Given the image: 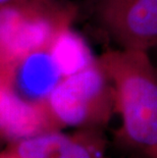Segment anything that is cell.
<instances>
[{
	"instance_id": "obj_2",
	"label": "cell",
	"mask_w": 157,
	"mask_h": 158,
	"mask_svg": "<svg viewBox=\"0 0 157 158\" xmlns=\"http://www.w3.org/2000/svg\"><path fill=\"white\" fill-rule=\"evenodd\" d=\"M47 105L60 130H100L115 112L114 92L95 60L87 68L62 78L50 94Z\"/></svg>"
},
{
	"instance_id": "obj_4",
	"label": "cell",
	"mask_w": 157,
	"mask_h": 158,
	"mask_svg": "<svg viewBox=\"0 0 157 158\" xmlns=\"http://www.w3.org/2000/svg\"><path fill=\"white\" fill-rule=\"evenodd\" d=\"M92 7L118 48L150 51L157 45V0H93Z\"/></svg>"
},
{
	"instance_id": "obj_11",
	"label": "cell",
	"mask_w": 157,
	"mask_h": 158,
	"mask_svg": "<svg viewBox=\"0 0 157 158\" xmlns=\"http://www.w3.org/2000/svg\"><path fill=\"white\" fill-rule=\"evenodd\" d=\"M104 158H105V157H104Z\"/></svg>"
},
{
	"instance_id": "obj_10",
	"label": "cell",
	"mask_w": 157,
	"mask_h": 158,
	"mask_svg": "<svg viewBox=\"0 0 157 158\" xmlns=\"http://www.w3.org/2000/svg\"><path fill=\"white\" fill-rule=\"evenodd\" d=\"M0 61H1V49H0Z\"/></svg>"
},
{
	"instance_id": "obj_7",
	"label": "cell",
	"mask_w": 157,
	"mask_h": 158,
	"mask_svg": "<svg viewBox=\"0 0 157 158\" xmlns=\"http://www.w3.org/2000/svg\"><path fill=\"white\" fill-rule=\"evenodd\" d=\"M148 52H149L150 56H151L152 60L154 61V63L157 66V45L155 47H153V48L150 50V51H148Z\"/></svg>"
},
{
	"instance_id": "obj_1",
	"label": "cell",
	"mask_w": 157,
	"mask_h": 158,
	"mask_svg": "<svg viewBox=\"0 0 157 158\" xmlns=\"http://www.w3.org/2000/svg\"><path fill=\"white\" fill-rule=\"evenodd\" d=\"M95 60L113 88L122 142L144 158H157V66L149 52L115 48Z\"/></svg>"
},
{
	"instance_id": "obj_3",
	"label": "cell",
	"mask_w": 157,
	"mask_h": 158,
	"mask_svg": "<svg viewBox=\"0 0 157 158\" xmlns=\"http://www.w3.org/2000/svg\"><path fill=\"white\" fill-rule=\"evenodd\" d=\"M69 12L52 0H15L0 8V64L50 46Z\"/></svg>"
},
{
	"instance_id": "obj_6",
	"label": "cell",
	"mask_w": 157,
	"mask_h": 158,
	"mask_svg": "<svg viewBox=\"0 0 157 158\" xmlns=\"http://www.w3.org/2000/svg\"><path fill=\"white\" fill-rule=\"evenodd\" d=\"M49 47L64 77L79 72L95 61L85 42L68 29L59 33Z\"/></svg>"
},
{
	"instance_id": "obj_8",
	"label": "cell",
	"mask_w": 157,
	"mask_h": 158,
	"mask_svg": "<svg viewBox=\"0 0 157 158\" xmlns=\"http://www.w3.org/2000/svg\"><path fill=\"white\" fill-rule=\"evenodd\" d=\"M0 158H19V157H16L14 155H12V154L10 153H7V152H3L1 155H0Z\"/></svg>"
},
{
	"instance_id": "obj_9",
	"label": "cell",
	"mask_w": 157,
	"mask_h": 158,
	"mask_svg": "<svg viewBox=\"0 0 157 158\" xmlns=\"http://www.w3.org/2000/svg\"><path fill=\"white\" fill-rule=\"evenodd\" d=\"M13 1H15V0H0V8L3 7V6L9 4V3H11Z\"/></svg>"
},
{
	"instance_id": "obj_5",
	"label": "cell",
	"mask_w": 157,
	"mask_h": 158,
	"mask_svg": "<svg viewBox=\"0 0 157 158\" xmlns=\"http://www.w3.org/2000/svg\"><path fill=\"white\" fill-rule=\"evenodd\" d=\"M105 148L100 130H52L9 143L5 152L19 158H104Z\"/></svg>"
}]
</instances>
